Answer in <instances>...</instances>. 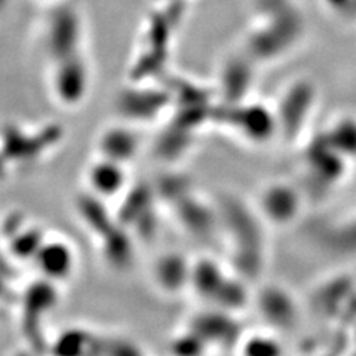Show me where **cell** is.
I'll list each match as a JSON object with an SVG mask.
<instances>
[{
	"mask_svg": "<svg viewBox=\"0 0 356 356\" xmlns=\"http://www.w3.org/2000/svg\"><path fill=\"white\" fill-rule=\"evenodd\" d=\"M141 149L140 132L128 124L110 125L98 136L97 154L119 163L129 165L138 158Z\"/></svg>",
	"mask_w": 356,
	"mask_h": 356,
	"instance_id": "8992f818",
	"label": "cell"
},
{
	"mask_svg": "<svg viewBox=\"0 0 356 356\" xmlns=\"http://www.w3.org/2000/svg\"><path fill=\"white\" fill-rule=\"evenodd\" d=\"M232 125L243 138L257 144H263L261 141L270 138L275 132H280L275 110L257 104L243 107L239 119H233Z\"/></svg>",
	"mask_w": 356,
	"mask_h": 356,
	"instance_id": "ba28073f",
	"label": "cell"
},
{
	"mask_svg": "<svg viewBox=\"0 0 356 356\" xmlns=\"http://www.w3.org/2000/svg\"><path fill=\"white\" fill-rule=\"evenodd\" d=\"M241 275L238 270H227L226 266L216 260H193L191 291L197 294L209 307L236 314L250 300V293L242 284Z\"/></svg>",
	"mask_w": 356,
	"mask_h": 356,
	"instance_id": "6da1fadb",
	"label": "cell"
},
{
	"mask_svg": "<svg viewBox=\"0 0 356 356\" xmlns=\"http://www.w3.org/2000/svg\"><path fill=\"white\" fill-rule=\"evenodd\" d=\"M35 263L49 282H63L76 270V251L64 239H44L35 255Z\"/></svg>",
	"mask_w": 356,
	"mask_h": 356,
	"instance_id": "52a82bcc",
	"label": "cell"
},
{
	"mask_svg": "<svg viewBox=\"0 0 356 356\" xmlns=\"http://www.w3.org/2000/svg\"><path fill=\"white\" fill-rule=\"evenodd\" d=\"M193 260L183 252L170 251L153 260L150 277L158 291L166 296H180L191 291Z\"/></svg>",
	"mask_w": 356,
	"mask_h": 356,
	"instance_id": "277c9868",
	"label": "cell"
},
{
	"mask_svg": "<svg viewBox=\"0 0 356 356\" xmlns=\"http://www.w3.org/2000/svg\"><path fill=\"white\" fill-rule=\"evenodd\" d=\"M85 180L92 196L102 200L118 197L128 187V165L97 154L88 165Z\"/></svg>",
	"mask_w": 356,
	"mask_h": 356,
	"instance_id": "5b68a950",
	"label": "cell"
},
{
	"mask_svg": "<svg viewBox=\"0 0 356 356\" xmlns=\"http://www.w3.org/2000/svg\"><path fill=\"white\" fill-rule=\"evenodd\" d=\"M236 352L248 356H269L284 353V348L272 331H251L242 334Z\"/></svg>",
	"mask_w": 356,
	"mask_h": 356,
	"instance_id": "30bf717a",
	"label": "cell"
},
{
	"mask_svg": "<svg viewBox=\"0 0 356 356\" xmlns=\"http://www.w3.org/2000/svg\"><path fill=\"white\" fill-rule=\"evenodd\" d=\"M257 305L260 314L266 319L272 321L276 327L293 325L298 318L297 302L285 289L277 286L267 288L260 293V296H257Z\"/></svg>",
	"mask_w": 356,
	"mask_h": 356,
	"instance_id": "9c48e42d",
	"label": "cell"
},
{
	"mask_svg": "<svg viewBox=\"0 0 356 356\" xmlns=\"http://www.w3.org/2000/svg\"><path fill=\"white\" fill-rule=\"evenodd\" d=\"M91 67L79 54L57 60L51 89L54 97L63 106H79L88 97L91 88Z\"/></svg>",
	"mask_w": 356,
	"mask_h": 356,
	"instance_id": "3957f363",
	"label": "cell"
},
{
	"mask_svg": "<svg viewBox=\"0 0 356 356\" xmlns=\"http://www.w3.org/2000/svg\"><path fill=\"white\" fill-rule=\"evenodd\" d=\"M255 211L263 222L273 227H286L300 217L303 209V197L298 188L286 181H270L260 188L255 199Z\"/></svg>",
	"mask_w": 356,
	"mask_h": 356,
	"instance_id": "7a4b0ae2",
	"label": "cell"
}]
</instances>
